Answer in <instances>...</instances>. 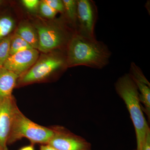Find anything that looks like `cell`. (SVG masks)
Here are the masks:
<instances>
[{
	"label": "cell",
	"instance_id": "6da1fadb",
	"mask_svg": "<svg viewBox=\"0 0 150 150\" xmlns=\"http://www.w3.org/2000/svg\"><path fill=\"white\" fill-rule=\"evenodd\" d=\"M111 55V51L102 41L75 33L67 46V66L102 69L108 64Z\"/></svg>",
	"mask_w": 150,
	"mask_h": 150
},
{
	"label": "cell",
	"instance_id": "7a4b0ae2",
	"mask_svg": "<svg viewBox=\"0 0 150 150\" xmlns=\"http://www.w3.org/2000/svg\"><path fill=\"white\" fill-rule=\"evenodd\" d=\"M115 87L116 93L123 99L129 111L136 132V150H140L150 129L142 110L137 85L129 74H126L117 80Z\"/></svg>",
	"mask_w": 150,
	"mask_h": 150
},
{
	"label": "cell",
	"instance_id": "3957f363",
	"mask_svg": "<svg viewBox=\"0 0 150 150\" xmlns=\"http://www.w3.org/2000/svg\"><path fill=\"white\" fill-rule=\"evenodd\" d=\"M54 134L53 128H47L33 122L16 108L14 115L8 145L26 138L32 144H47Z\"/></svg>",
	"mask_w": 150,
	"mask_h": 150
},
{
	"label": "cell",
	"instance_id": "277c9868",
	"mask_svg": "<svg viewBox=\"0 0 150 150\" xmlns=\"http://www.w3.org/2000/svg\"><path fill=\"white\" fill-rule=\"evenodd\" d=\"M60 55H50L40 59L27 72L19 78L18 83L24 85L41 81L64 67H67V58Z\"/></svg>",
	"mask_w": 150,
	"mask_h": 150
},
{
	"label": "cell",
	"instance_id": "5b68a950",
	"mask_svg": "<svg viewBox=\"0 0 150 150\" xmlns=\"http://www.w3.org/2000/svg\"><path fill=\"white\" fill-rule=\"evenodd\" d=\"M65 28L60 25H36L35 29L38 38V49L47 53L63 47L67 42L69 43Z\"/></svg>",
	"mask_w": 150,
	"mask_h": 150
},
{
	"label": "cell",
	"instance_id": "8992f818",
	"mask_svg": "<svg viewBox=\"0 0 150 150\" xmlns=\"http://www.w3.org/2000/svg\"><path fill=\"white\" fill-rule=\"evenodd\" d=\"M76 1L77 23L76 33L89 39H96L94 28L98 12L95 2L92 0Z\"/></svg>",
	"mask_w": 150,
	"mask_h": 150
},
{
	"label": "cell",
	"instance_id": "52a82bcc",
	"mask_svg": "<svg viewBox=\"0 0 150 150\" xmlns=\"http://www.w3.org/2000/svg\"><path fill=\"white\" fill-rule=\"evenodd\" d=\"M54 134L47 144L57 150H92L91 143L64 127H52Z\"/></svg>",
	"mask_w": 150,
	"mask_h": 150
},
{
	"label": "cell",
	"instance_id": "ba28073f",
	"mask_svg": "<svg viewBox=\"0 0 150 150\" xmlns=\"http://www.w3.org/2000/svg\"><path fill=\"white\" fill-rule=\"evenodd\" d=\"M17 107L13 96L0 99V150H8V141Z\"/></svg>",
	"mask_w": 150,
	"mask_h": 150
},
{
	"label": "cell",
	"instance_id": "9c48e42d",
	"mask_svg": "<svg viewBox=\"0 0 150 150\" xmlns=\"http://www.w3.org/2000/svg\"><path fill=\"white\" fill-rule=\"evenodd\" d=\"M38 56L39 52L34 48L21 51L10 55L3 67L20 77L36 63Z\"/></svg>",
	"mask_w": 150,
	"mask_h": 150
},
{
	"label": "cell",
	"instance_id": "30bf717a",
	"mask_svg": "<svg viewBox=\"0 0 150 150\" xmlns=\"http://www.w3.org/2000/svg\"><path fill=\"white\" fill-rule=\"evenodd\" d=\"M137 85L139 92V97L143 112L148 118H150V86L142 70L134 63H131L129 74Z\"/></svg>",
	"mask_w": 150,
	"mask_h": 150
},
{
	"label": "cell",
	"instance_id": "8fae6325",
	"mask_svg": "<svg viewBox=\"0 0 150 150\" xmlns=\"http://www.w3.org/2000/svg\"><path fill=\"white\" fill-rule=\"evenodd\" d=\"M19 78V77L13 73L3 67H0V99L13 96V91Z\"/></svg>",
	"mask_w": 150,
	"mask_h": 150
},
{
	"label": "cell",
	"instance_id": "7c38bea8",
	"mask_svg": "<svg viewBox=\"0 0 150 150\" xmlns=\"http://www.w3.org/2000/svg\"><path fill=\"white\" fill-rule=\"evenodd\" d=\"M16 33L33 48L37 50L38 46V35L36 30L31 25L27 24H22L19 26Z\"/></svg>",
	"mask_w": 150,
	"mask_h": 150
},
{
	"label": "cell",
	"instance_id": "4fadbf2b",
	"mask_svg": "<svg viewBox=\"0 0 150 150\" xmlns=\"http://www.w3.org/2000/svg\"><path fill=\"white\" fill-rule=\"evenodd\" d=\"M33 48L16 33L11 38L10 54L13 55Z\"/></svg>",
	"mask_w": 150,
	"mask_h": 150
},
{
	"label": "cell",
	"instance_id": "5bb4252c",
	"mask_svg": "<svg viewBox=\"0 0 150 150\" xmlns=\"http://www.w3.org/2000/svg\"><path fill=\"white\" fill-rule=\"evenodd\" d=\"M64 11L67 19L77 28V8L76 0H63Z\"/></svg>",
	"mask_w": 150,
	"mask_h": 150
},
{
	"label": "cell",
	"instance_id": "9a60e30c",
	"mask_svg": "<svg viewBox=\"0 0 150 150\" xmlns=\"http://www.w3.org/2000/svg\"><path fill=\"white\" fill-rule=\"evenodd\" d=\"M14 26V21L8 16L0 18V41L8 36Z\"/></svg>",
	"mask_w": 150,
	"mask_h": 150
},
{
	"label": "cell",
	"instance_id": "2e32d148",
	"mask_svg": "<svg viewBox=\"0 0 150 150\" xmlns=\"http://www.w3.org/2000/svg\"><path fill=\"white\" fill-rule=\"evenodd\" d=\"M11 37L8 36L0 41V67H2L10 56V44Z\"/></svg>",
	"mask_w": 150,
	"mask_h": 150
},
{
	"label": "cell",
	"instance_id": "e0dca14e",
	"mask_svg": "<svg viewBox=\"0 0 150 150\" xmlns=\"http://www.w3.org/2000/svg\"><path fill=\"white\" fill-rule=\"evenodd\" d=\"M39 8L41 14L47 18H54L58 13L48 5L45 1H42L40 2Z\"/></svg>",
	"mask_w": 150,
	"mask_h": 150
},
{
	"label": "cell",
	"instance_id": "ac0fdd59",
	"mask_svg": "<svg viewBox=\"0 0 150 150\" xmlns=\"http://www.w3.org/2000/svg\"><path fill=\"white\" fill-rule=\"evenodd\" d=\"M45 2L57 12L64 13V8L63 1L61 0H45Z\"/></svg>",
	"mask_w": 150,
	"mask_h": 150
},
{
	"label": "cell",
	"instance_id": "d6986e66",
	"mask_svg": "<svg viewBox=\"0 0 150 150\" xmlns=\"http://www.w3.org/2000/svg\"><path fill=\"white\" fill-rule=\"evenodd\" d=\"M25 7L31 12H35L39 7L40 2L38 0H23L22 1Z\"/></svg>",
	"mask_w": 150,
	"mask_h": 150
},
{
	"label": "cell",
	"instance_id": "ffe728a7",
	"mask_svg": "<svg viewBox=\"0 0 150 150\" xmlns=\"http://www.w3.org/2000/svg\"><path fill=\"white\" fill-rule=\"evenodd\" d=\"M140 150H150V131H148Z\"/></svg>",
	"mask_w": 150,
	"mask_h": 150
},
{
	"label": "cell",
	"instance_id": "44dd1931",
	"mask_svg": "<svg viewBox=\"0 0 150 150\" xmlns=\"http://www.w3.org/2000/svg\"><path fill=\"white\" fill-rule=\"evenodd\" d=\"M40 150H57L48 144L42 145L40 146Z\"/></svg>",
	"mask_w": 150,
	"mask_h": 150
},
{
	"label": "cell",
	"instance_id": "7402d4cb",
	"mask_svg": "<svg viewBox=\"0 0 150 150\" xmlns=\"http://www.w3.org/2000/svg\"><path fill=\"white\" fill-rule=\"evenodd\" d=\"M19 150H35L33 145L30 144L21 148Z\"/></svg>",
	"mask_w": 150,
	"mask_h": 150
},
{
	"label": "cell",
	"instance_id": "603a6c76",
	"mask_svg": "<svg viewBox=\"0 0 150 150\" xmlns=\"http://www.w3.org/2000/svg\"><path fill=\"white\" fill-rule=\"evenodd\" d=\"M1 1H0V4H1Z\"/></svg>",
	"mask_w": 150,
	"mask_h": 150
}]
</instances>
